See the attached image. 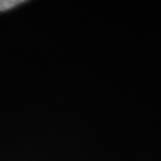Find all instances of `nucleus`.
I'll return each mask as SVG.
<instances>
[{
	"label": "nucleus",
	"instance_id": "1",
	"mask_svg": "<svg viewBox=\"0 0 161 161\" xmlns=\"http://www.w3.org/2000/svg\"><path fill=\"white\" fill-rule=\"evenodd\" d=\"M23 0H0V12L11 10V8L18 6L19 4H23Z\"/></svg>",
	"mask_w": 161,
	"mask_h": 161
}]
</instances>
